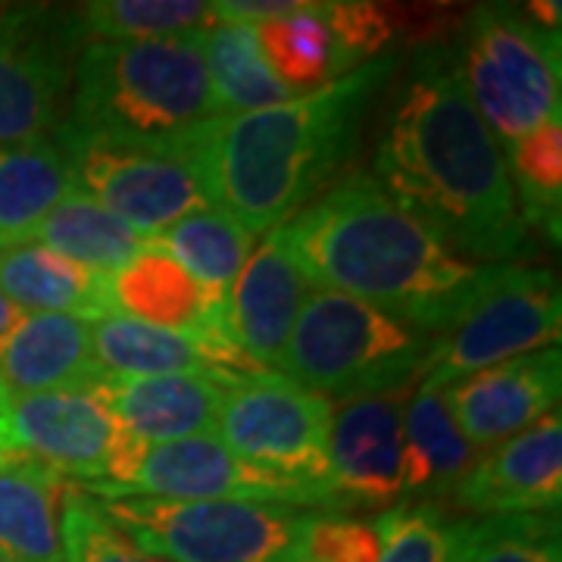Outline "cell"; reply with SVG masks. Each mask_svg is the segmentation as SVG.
<instances>
[{
	"label": "cell",
	"mask_w": 562,
	"mask_h": 562,
	"mask_svg": "<svg viewBox=\"0 0 562 562\" xmlns=\"http://www.w3.org/2000/svg\"><path fill=\"white\" fill-rule=\"evenodd\" d=\"M0 403L13 453L79 479L91 497H106L128 482L144 443L122 428L98 391L29 394Z\"/></svg>",
	"instance_id": "9c48e42d"
},
{
	"label": "cell",
	"mask_w": 562,
	"mask_h": 562,
	"mask_svg": "<svg viewBox=\"0 0 562 562\" xmlns=\"http://www.w3.org/2000/svg\"><path fill=\"white\" fill-rule=\"evenodd\" d=\"M281 235L313 288L369 303L435 338L453 331L509 269L453 254L369 172L341 176Z\"/></svg>",
	"instance_id": "7a4b0ae2"
},
{
	"label": "cell",
	"mask_w": 562,
	"mask_h": 562,
	"mask_svg": "<svg viewBox=\"0 0 562 562\" xmlns=\"http://www.w3.org/2000/svg\"><path fill=\"white\" fill-rule=\"evenodd\" d=\"M450 501L487 516L560 513L562 503V419L550 413L531 428L487 447L462 475Z\"/></svg>",
	"instance_id": "2e32d148"
},
{
	"label": "cell",
	"mask_w": 562,
	"mask_h": 562,
	"mask_svg": "<svg viewBox=\"0 0 562 562\" xmlns=\"http://www.w3.org/2000/svg\"><path fill=\"white\" fill-rule=\"evenodd\" d=\"M0 294L22 313H60L98 322L113 316L110 276L41 247H0Z\"/></svg>",
	"instance_id": "ffe728a7"
},
{
	"label": "cell",
	"mask_w": 562,
	"mask_h": 562,
	"mask_svg": "<svg viewBox=\"0 0 562 562\" xmlns=\"http://www.w3.org/2000/svg\"><path fill=\"white\" fill-rule=\"evenodd\" d=\"M254 29L269 69L297 98L360 69L331 20V0H294L284 16Z\"/></svg>",
	"instance_id": "44dd1931"
},
{
	"label": "cell",
	"mask_w": 562,
	"mask_h": 562,
	"mask_svg": "<svg viewBox=\"0 0 562 562\" xmlns=\"http://www.w3.org/2000/svg\"><path fill=\"white\" fill-rule=\"evenodd\" d=\"M91 347L106 375H169V372H228L225 362L194 335L154 328L125 316L91 322Z\"/></svg>",
	"instance_id": "484cf974"
},
{
	"label": "cell",
	"mask_w": 562,
	"mask_h": 562,
	"mask_svg": "<svg viewBox=\"0 0 562 562\" xmlns=\"http://www.w3.org/2000/svg\"><path fill=\"white\" fill-rule=\"evenodd\" d=\"M98 503L135 550L166 562H297L316 513L247 501L122 497Z\"/></svg>",
	"instance_id": "52a82bcc"
},
{
	"label": "cell",
	"mask_w": 562,
	"mask_h": 562,
	"mask_svg": "<svg viewBox=\"0 0 562 562\" xmlns=\"http://www.w3.org/2000/svg\"><path fill=\"white\" fill-rule=\"evenodd\" d=\"M201 50L220 116H244L297 98L269 69L254 25L216 22L201 32Z\"/></svg>",
	"instance_id": "d4e9b609"
},
{
	"label": "cell",
	"mask_w": 562,
	"mask_h": 562,
	"mask_svg": "<svg viewBox=\"0 0 562 562\" xmlns=\"http://www.w3.org/2000/svg\"><path fill=\"white\" fill-rule=\"evenodd\" d=\"M335 403L279 372H247L225 384L220 441L244 462L288 482L328 491V441Z\"/></svg>",
	"instance_id": "ba28073f"
},
{
	"label": "cell",
	"mask_w": 562,
	"mask_h": 562,
	"mask_svg": "<svg viewBox=\"0 0 562 562\" xmlns=\"http://www.w3.org/2000/svg\"><path fill=\"white\" fill-rule=\"evenodd\" d=\"M465 91L484 125L509 144L562 120L560 32H547L513 3H482L450 41Z\"/></svg>",
	"instance_id": "8992f818"
},
{
	"label": "cell",
	"mask_w": 562,
	"mask_h": 562,
	"mask_svg": "<svg viewBox=\"0 0 562 562\" xmlns=\"http://www.w3.org/2000/svg\"><path fill=\"white\" fill-rule=\"evenodd\" d=\"M150 247L179 262L188 276L201 281L210 294H228L235 279L241 276L257 238L244 232L238 222L216 206H201L169 228H162Z\"/></svg>",
	"instance_id": "83f0119b"
},
{
	"label": "cell",
	"mask_w": 562,
	"mask_h": 562,
	"mask_svg": "<svg viewBox=\"0 0 562 562\" xmlns=\"http://www.w3.org/2000/svg\"><path fill=\"white\" fill-rule=\"evenodd\" d=\"M106 372L91 347V322L25 313L0 347V401L29 394L101 391Z\"/></svg>",
	"instance_id": "d6986e66"
},
{
	"label": "cell",
	"mask_w": 562,
	"mask_h": 562,
	"mask_svg": "<svg viewBox=\"0 0 562 562\" xmlns=\"http://www.w3.org/2000/svg\"><path fill=\"white\" fill-rule=\"evenodd\" d=\"M76 191L72 166L57 138L0 147V247L29 241L38 222Z\"/></svg>",
	"instance_id": "603a6c76"
},
{
	"label": "cell",
	"mask_w": 562,
	"mask_h": 562,
	"mask_svg": "<svg viewBox=\"0 0 562 562\" xmlns=\"http://www.w3.org/2000/svg\"><path fill=\"white\" fill-rule=\"evenodd\" d=\"M387 81L372 179L453 254L522 266L535 238L519 213L506 154L465 91L450 41L419 47Z\"/></svg>",
	"instance_id": "6da1fadb"
},
{
	"label": "cell",
	"mask_w": 562,
	"mask_h": 562,
	"mask_svg": "<svg viewBox=\"0 0 562 562\" xmlns=\"http://www.w3.org/2000/svg\"><path fill=\"white\" fill-rule=\"evenodd\" d=\"M409 391L344 403L331 419L328 491L335 513L387 509L406 501Z\"/></svg>",
	"instance_id": "5bb4252c"
},
{
	"label": "cell",
	"mask_w": 562,
	"mask_h": 562,
	"mask_svg": "<svg viewBox=\"0 0 562 562\" xmlns=\"http://www.w3.org/2000/svg\"><path fill=\"white\" fill-rule=\"evenodd\" d=\"M506 169L528 228L560 238L562 206V120L543 122L506 150Z\"/></svg>",
	"instance_id": "f546056e"
},
{
	"label": "cell",
	"mask_w": 562,
	"mask_h": 562,
	"mask_svg": "<svg viewBox=\"0 0 562 562\" xmlns=\"http://www.w3.org/2000/svg\"><path fill=\"white\" fill-rule=\"evenodd\" d=\"M160 497V501H247L281 503L297 509L331 513L328 497L310 484L269 475L232 453L220 438H184L144 443L128 482L98 501Z\"/></svg>",
	"instance_id": "4fadbf2b"
},
{
	"label": "cell",
	"mask_w": 562,
	"mask_h": 562,
	"mask_svg": "<svg viewBox=\"0 0 562 562\" xmlns=\"http://www.w3.org/2000/svg\"><path fill=\"white\" fill-rule=\"evenodd\" d=\"M0 562H7V560H0Z\"/></svg>",
	"instance_id": "8d00e7d4"
},
{
	"label": "cell",
	"mask_w": 562,
	"mask_h": 562,
	"mask_svg": "<svg viewBox=\"0 0 562 562\" xmlns=\"http://www.w3.org/2000/svg\"><path fill=\"white\" fill-rule=\"evenodd\" d=\"M63 562H166L135 550L81 487H66L60 506Z\"/></svg>",
	"instance_id": "d6a6232c"
},
{
	"label": "cell",
	"mask_w": 562,
	"mask_h": 562,
	"mask_svg": "<svg viewBox=\"0 0 562 562\" xmlns=\"http://www.w3.org/2000/svg\"><path fill=\"white\" fill-rule=\"evenodd\" d=\"M228 372H169V375H106L101 401L140 443L220 438V413Z\"/></svg>",
	"instance_id": "ac0fdd59"
},
{
	"label": "cell",
	"mask_w": 562,
	"mask_h": 562,
	"mask_svg": "<svg viewBox=\"0 0 562 562\" xmlns=\"http://www.w3.org/2000/svg\"><path fill=\"white\" fill-rule=\"evenodd\" d=\"M372 522L382 541L379 562H462V519H450L441 503H397Z\"/></svg>",
	"instance_id": "4dcf8cb0"
},
{
	"label": "cell",
	"mask_w": 562,
	"mask_h": 562,
	"mask_svg": "<svg viewBox=\"0 0 562 562\" xmlns=\"http://www.w3.org/2000/svg\"><path fill=\"white\" fill-rule=\"evenodd\" d=\"M16 457L13 447H10V438H7V422H3V403H0V462Z\"/></svg>",
	"instance_id": "d590c367"
},
{
	"label": "cell",
	"mask_w": 562,
	"mask_h": 562,
	"mask_svg": "<svg viewBox=\"0 0 562 562\" xmlns=\"http://www.w3.org/2000/svg\"><path fill=\"white\" fill-rule=\"evenodd\" d=\"M79 47L98 41H157L216 25L206 0H91L69 7Z\"/></svg>",
	"instance_id": "f1b7e54d"
},
{
	"label": "cell",
	"mask_w": 562,
	"mask_h": 562,
	"mask_svg": "<svg viewBox=\"0 0 562 562\" xmlns=\"http://www.w3.org/2000/svg\"><path fill=\"white\" fill-rule=\"evenodd\" d=\"M435 344V335L319 288L303 303L276 369L325 401L350 403L416 387Z\"/></svg>",
	"instance_id": "5b68a950"
},
{
	"label": "cell",
	"mask_w": 562,
	"mask_h": 562,
	"mask_svg": "<svg viewBox=\"0 0 562 562\" xmlns=\"http://www.w3.org/2000/svg\"><path fill=\"white\" fill-rule=\"evenodd\" d=\"M397 69L401 54H382L319 91L210 120L184 140L181 157L210 206L254 238L269 235L335 184L353 157L369 106Z\"/></svg>",
	"instance_id": "3957f363"
},
{
	"label": "cell",
	"mask_w": 562,
	"mask_h": 562,
	"mask_svg": "<svg viewBox=\"0 0 562 562\" xmlns=\"http://www.w3.org/2000/svg\"><path fill=\"white\" fill-rule=\"evenodd\" d=\"M25 244H41L66 260L113 276L132 257H138L147 247V238H140L132 225L113 216L94 198L76 191L38 222V228Z\"/></svg>",
	"instance_id": "4316f807"
},
{
	"label": "cell",
	"mask_w": 562,
	"mask_h": 562,
	"mask_svg": "<svg viewBox=\"0 0 562 562\" xmlns=\"http://www.w3.org/2000/svg\"><path fill=\"white\" fill-rule=\"evenodd\" d=\"M22 316H25V313H22L20 306H16V303H10L3 294H0V347H3V341H7L10 335H13V328L20 325Z\"/></svg>",
	"instance_id": "e575fe53"
},
{
	"label": "cell",
	"mask_w": 562,
	"mask_h": 562,
	"mask_svg": "<svg viewBox=\"0 0 562 562\" xmlns=\"http://www.w3.org/2000/svg\"><path fill=\"white\" fill-rule=\"evenodd\" d=\"M63 494L50 465L20 453L0 462V560L63 562Z\"/></svg>",
	"instance_id": "7402d4cb"
},
{
	"label": "cell",
	"mask_w": 562,
	"mask_h": 562,
	"mask_svg": "<svg viewBox=\"0 0 562 562\" xmlns=\"http://www.w3.org/2000/svg\"><path fill=\"white\" fill-rule=\"evenodd\" d=\"M220 120L203 66L201 32L157 41L85 44L57 135L160 147L181 154L201 125Z\"/></svg>",
	"instance_id": "277c9868"
},
{
	"label": "cell",
	"mask_w": 562,
	"mask_h": 562,
	"mask_svg": "<svg viewBox=\"0 0 562 562\" xmlns=\"http://www.w3.org/2000/svg\"><path fill=\"white\" fill-rule=\"evenodd\" d=\"M441 394L465 441L475 450L497 447L557 413L562 394L560 344L487 366Z\"/></svg>",
	"instance_id": "9a60e30c"
},
{
	"label": "cell",
	"mask_w": 562,
	"mask_h": 562,
	"mask_svg": "<svg viewBox=\"0 0 562 562\" xmlns=\"http://www.w3.org/2000/svg\"><path fill=\"white\" fill-rule=\"evenodd\" d=\"M81 194L94 198L140 238H157L181 216L210 206L191 162L176 150L54 135Z\"/></svg>",
	"instance_id": "7c38bea8"
},
{
	"label": "cell",
	"mask_w": 562,
	"mask_h": 562,
	"mask_svg": "<svg viewBox=\"0 0 562 562\" xmlns=\"http://www.w3.org/2000/svg\"><path fill=\"white\" fill-rule=\"evenodd\" d=\"M382 541L372 519L350 513H313L297 562H379Z\"/></svg>",
	"instance_id": "836d02e7"
},
{
	"label": "cell",
	"mask_w": 562,
	"mask_h": 562,
	"mask_svg": "<svg viewBox=\"0 0 562 562\" xmlns=\"http://www.w3.org/2000/svg\"><path fill=\"white\" fill-rule=\"evenodd\" d=\"M475 460L479 450L462 438L441 391L416 387L406 401V501L453 497Z\"/></svg>",
	"instance_id": "cb8c5ba5"
},
{
	"label": "cell",
	"mask_w": 562,
	"mask_h": 562,
	"mask_svg": "<svg viewBox=\"0 0 562 562\" xmlns=\"http://www.w3.org/2000/svg\"><path fill=\"white\" fill-rule=\"evenodd\" d=\"M310 294L313 284L291 257L279 225L260 244H254L241 276L225 294L232 341L244 360L254 362V369H276Z\"/></svg>",
	"instance_id": "e0dca14e"
},
{
	"label": "cell",
	"mask_w": 562,
	"mask_h": 562,
	"mask_svg": "<svg viewBox=\"0 0 562 562\" xmlns=\"http://www.w3.org/2000/svg\"><path fill=\"white\" fill-rule=\"evenodd\" d=\"M462 562H562L560 513L462 519Z\"/></svg>",
	"instance_id": "1f68e13d"
},
{
	"label": "cell",
	"mask_w": 562,
	"mask_h": 562,
	"mask_svg": "<svg viewBox=\"0 0 562 562\" xmlns=\"http://www.w3.org/2000/svg\"><path fill=\"white\" fill-rule=\"evenodd\" d=\"M562 294L547 266H509L501 284L438 338L416 387L447 391L472 372L560 344Z\"/></svg>",
	"instance_id": "8fae6325"
},
{
	"label": "cell",
	"mask_w": 562,
	"mask_h": 562,
	"mask_svg": "<svg viewBox=\"0 0 562 562\" xmlns=\"http://www.w3.org/2000/svg\"><path fill=\"white\" fill-rule=\"evenodd\" d=\"M79 50L69 7L0 3V147L57 135Z\"/></svg>",
	"instance_id": "30bf717a"
}]
</instances>
